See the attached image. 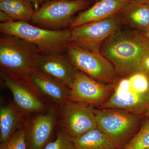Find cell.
<instances>
[{
	"label": "cell",
	"instance_id": "6da1fadb",
	"mask_svg": "<svg viewBox=\"0 0 149 149\" xmlns=\"http://www.w3.org/2000/svg\"><path fill=\"white\" fill-rule=\"evenodd\" d=\"M149 52V40L138 30L118 29L104 42L100 49L101 53L121 77L141 71V62Z\"/></svg>",
	"mask_w": 149,
	"mask_h": 149
},
{
	"label": "cell",
	"instance_id": "7a4b0ae2",
	"mask_svg": "<svg viewBox=\"0 0 149 149\" xmlns=\"http://www.w3.org/2000/svg\"><path fill=\"white\" fill-rule=\"evenodd\" d=\"M42 54L33 44L17 36L0 37V65L13 74L29 76L37 70Z\"/></svg>",
	"mask_w": 149,
	"mask_h": 149
},
{
	"label": "cell",
	"instance_id": "3957f363",
	"mask_svg": "<svg viewBox=\"0 0 149 149\" xmlns=\"http://www.w3.org/2000/svg\"><path fill=\"white\" fill-rule=\"evenodd\" d=\"M3 34L15 35L36 46L40 53H65L69 43L71 29L49 30L29 22L11 21L0 23Z\"/></svg>",
	"mask_w": 149,
	"mask_h": 149
},
{
	"label": "cell",
	"instance_id": "277c9868",
	"mask_svg": "<svg viewBox=\"0 0 149 149\" xmlns=\"http://www.w3.org/2000/svg\"><path fill=\"white\" fill-rule=\"evenodd\" d=\"M97 128L119 149L137 133L145 116L115 108H94Z\"/></svg>",
	"mask_w": 149,
	"mask_h": 149
},
{
	"label": "cell",
	"instance_id": "5b68a950",
	"mask_svg": "<svg viewBox=\"0 0 149 149\" xmlns=\"http://www.w3.org/2000/svg\"><path fill=\"white\" fill-rule=\"evenodd\" d=\"M0 74L6 87L12 94L14 104L24 116L45 112L54 105L48 102L29 76L17 75L2 68Z\"/></svg>",
	"mask_w": 149,
	"mask_h": 149
},
{
	"label": "cell",
	"instance_id": "8992f818",
	"mask_svg": "<svg viewBox=\"0 0 149 149\" xmlns=\"http://www.w3.org/2000/svg\"><path fill=\"white\" fill-rule=\"evenodd\" d=\"M88 4L87 0L47 2L35 11L31 24L49 30L67 29V27L70 26L74 15L85 8Z\"/></svg>",
	"mask_w": 149,
	"mask_h": 149
},
{
	"label": "cell",
	"instance_id": "52a82bcc",
	"mask_svg": "<svg viewBox=\"0 0 149 149\" xmlns=\"http://www.w3.org/2000/svg\"><path fill=\"white\" fill-rule=\"evenodd\" d=\"M65 53L77 70L93 79L107 84H115L118 81L114 67L101 54L92 52L70 43Z\"/></svg>",
	"mask_w": 149,
	"mask_h": 149
},
{
	"label": "cell",
	"instance_id": "ba28073f",
	"mask_svg": "<svg viewBox=\"0 0 149 149\" xmlns=\"http://www.w3.org/2000/svg\"><path fill=\"white\" fill-rule=\"evenodd\" d=\"M120 22L116 15L71 28L69 43L92 52L101 54L102 44L119 29Z\"/></svg>",
	"mask_w": 149,
	"mask_h": 149
},
{
	"label": "cell",
	"instance_id": "9c48e42d",
	"mask_svg": "<svg viewBox=\"0 0 149 149\" xmlns=\"http://www.w3.org/2000/svg\"><path fill=\"white\" fill-rule=\"evenodd\" d=\"M115 84H104L77 70L70 88V101L99 108L109 99Z\"/></svg>",
	"mask_w": 149,
	"mask_h": 149
},
{
	"label": "cell",
	"instance_id": "30bf717a",
	"mask_svg": "<svg viewBox=\"0 0 149 149\" xmlns=\"http://www.w3.org/2000/svg\"><path fill=\"white\" fill-rule=\"evenodd\" d=\"M61 128L72 139L97 128L94 107L82 103L67 102L60 108Z\"/></svg>",
	"mask_w": 149,
	"mask_h": 149
},
{
	"label": "cell",
	"instance_id": "8fae6325",
	"mask_svg": "<svg viewBox=\"0 0 149 149\" xmlns=\"http://www.w3.org/2000/svg\"><path fill=\"white\" fill-rule=\"evenodd\" d=\"M149 107V93H141L134 89L126 77L118 80L110 97L98 108L118 109L144 115Z\"/></svg>",
	"mask_w": 149,
	"mask_h": 149
},
{
	"label": "cell",
	"instance_id": "7c38bea8",
	"mask_svg": "<svg viewBox=\"0 0 149 149\" xmlns=\"http://www.w3.org/2000/svg\"><path fill=\"white\" fill-rule=\"evenodd\" d=\"M60 107L52 105L45 112L39 113L26 122L27 149H43L49 142L59 116Z\"/></svg>",
	"mask_w": 149,
	"mask_h": 149
},
{
	"label": "cell",
	"instance_id": "4fadbf2b",
	"mask_svg": "<svg viewBox=\"0 0 149 149\" xmlns=\"http://www.w3.org/2000/svg\"><path fill=\"white\" fill-rule=\"evenodd\" d=\"M64 53L42 54L37 70L54 77L70 88L77 70Z\"/></svg>",
	"mask_w": 149,
	"mask_h": 149
},
{
	"label": "cell",
	"instance_id": "5bb4252c",
	"mask_svg": "<svg viewBox=\"0 0 149 149\" xmlns=\"http://www.w3.org/2000/svg\"><path fill=\"white\" fill-rule=\"evenodd\" d=\"M29 77L41 93L54 104L60 108L70 101V89L59 80L38 70Z\"/></svg>",
	"mask_w": 149,
	"mask_h": 149
},
{
	"label": "cell",
	"instance_id": "9a60e30c",
	"mask_svg": "<svg viewBox=\"0 0 149 149\" xmlns=\"http://www.w3.org/2000/svg\"><path fill=\"white\" fill-rule=\"evenodd\" d=\"M123 0H100L90 8L82 12L74 18L71 28L92 22L116 16L124 5Z\"/></svg>",
	"mask_w": 149,
	"mask_h": 149
},
{
	"label": "cell",
	"instance_id": "2e32d148",
	"mask_svg": "<svg viewBox=\"0 0 149 149\" xmlns=\"http://www.w3.org/2000/svg\"><path fill=\"white\" fill-rule=\"evenodd\" d=\"M117 15L120 20L138 31L144 32L149 29V6L132 0H125Z\"/></svg>",
	"mask_w": 149,
	"mask_h": 149
},
{
	"label": "cell",
	"instance_id": "e0dca14e",
	"mask_svg": "<svg viewBox=\"0 0 149 149\" xmlns=\"http://www.w3.org/2000/svg\"><path fill=\"white\" fill-rule=\"evenodd\" d=\"M25 116L15 104L9 103L1 106L0 109V142L3 144L8 141L23 122Z\"/></svg>",
	"mask_w": 149,
	"mask_h": 149
},
{
	"label": "cell",
	"instance_id": "ac0fdd59",
	"mask_svg": "<svg viewBox=\"0 0 149 149\" xmlns=\"http://www.w3.org/2000/svg\"><path fill=\"white\" fill-rule=\"evenodd\" d=\"M72 141L75 149H119L97 128Z\"/></svg>",
	"mask_w": 149,
	"mask_h": 149
},
{
	"label": "cell",
	"instance_id": "d6986e66",
	"mask_svg": "<svg viewBox=\"0 0 149 149\" xmlns=\"http://www.w3.org/2000/svg\"><path fill=\"white\" fill-rule=\"evenodd\" d=\"M0 9L6 13L13 21L29 22L35 10L28 0H2Z\"/></svg>",
	"mask_w": 149,
	"mask_h": 149
},
{
	"label": "cell",
	"instance_id": "ffe728a7",
	"mask_svg": "<svg viewBox=\"0 0 149 149\" xmlns=\"http://www.w3.org/2000/svg\"><path fill=\"white\" fill-rule=\"evenodd\" d=\"M149 148V118L145 116L139 131L123 149H146Z\"/></svg>",
	"mask_w": 149,
	"mask_h": 149
},
{
	"label": "cell",
	"instance_id": "44dd1931",
	"mask_svg": "<svg viewBox=\"0 0 149 149\" xmlns=\"http://www.w3.org/2000/svg\"><path fill=\"white\" fill-rule=\"evenodd\" d=\"M0 149H27L26 138V122L22 123L8 141L1 144Z\"/></svg>",
	"mask_w": 149,
	"mask_h": 149
},
{
	"label": "cell",
	"instance_id": "7402d4cb",
	"mask_svg": "<svg viewBox=\"0 0 149 149\" xmlns=\"http://www.w3.org/2000/svg\"><path fill=\"white\" fill-rule=\"evenodd\" d=\"M43 149H75L72 138L61 128L54 141L49 142Z\"/></svg>",
	"mask_w": 149,
	"mask_h": 149
},
{
	"label": "cell",
	"instance_id": "603a6c76",
	"mask_svg": "<svg viewBox=\"0 0 149 149\" xmlns=\"http://www.w3.org/2000/svg\"><path fill=\"white\" fill-rule=\"evenodd\" d=\"M141 70L146 72L149 76V52L145 55L142 60Z\"/></svg>",
	"mask_w": 149,
	"mask_h": 149
},
{
	"label": "cell",
	"instance_id": "cb8c5ba5",
	"mask_svg": "<svg viewBox=\"0 0 149 149\" xmlns=\"http://www.w3.org/2000/svg\"><path fill=\"white\" fill-rule=\"evenodd\" d=\"M33 6L35 11L37 10L40 8V6L42 5L44 3L50 1H55V0H28Z\"/></svg>",
	"mask_w": 149,
	"mask_h": 149
},
{
	"label": "cell",
	"instance_id": "d4e9b609",
	"mask_svg": "<svg viewBox=\"0 0 149 149\" xmlns=\"http://www.w3.org/2000/svg\"><path fill=\"white\" fill-rule=\"evenodd\" d=\"M0 21H1V23H6V22L13 21V20L9 17L6 13L1 10L0 11Z\"/></svg>",
	"mask_w": 149,
	"mask_h": 149
},
{
	"label": "cell",
	"instance_id": "484cf974",
	"mask_svg": "<svg viewBox=\"0 0 149 149\" xmlns=\"http://www.w3.org/2000/svg\"><path fill=\"white\" fill-rule=\"evenodd\" d=\"M132 1H135L137 2L141 3L143 4L149 6V0H132Z\"/></svg>",
	"mask_w": 149,
	"mask_h": 149
},
{
	"label": "cell",
	"instance_id": "4316f807",
	"mask_svg": "<svg viewBox=\"0 0 149 149\" xmlns=\"http://www.w3.org/2000/svg\"><path fill=\"white\" fill-rule=\"evenodd\" d=\"M144 36L149 41V29L147 31L144 32H142Z\"/></svg>",
	"mask_w": 149,
	"mask_h": 149
},
{
	"label": "cell",
	"instance_id": "83f0119b",
	"mask_svg": "<svg viewBox=\"0 0 149 149\" xmlns=\"http://www.w3.org/2000/svg\"><path fill=\"white\" fill-rule=\"evenodd\" d=\"M144 116L148 118H149V107L148 109L145 112V113H144Z\"/></svg>",
	"mask_w": 149,
	"mask_h": 149
},
{
	"label": "cell",
	"instance_id": "f1b7e54d",
	"mask_svg": "<svg viewBox=\"0 0 149 149\" xmlns=\"http://www.w3.org/2000/svg\"><path fill=\"white\" fill-rule=\"evenodd\" d=\"M67 1H78V0H67Z\"/></svg>",
	"mask_w": 149,
	"mask_h": 149
},
{
	"label": "cell",
	"instance_id": "f546056e",
	"mask_svg": "<svg viewBox=\"0 0 149 149\" xmlns=\"http://www.w3.org/2000/svg\"><path fill=\"white\" fill-rule=\"evenodd\" d=\"M146 149H149V148H146Z\"/></svg>",
	"mask_w": 149,
	"mask_h": 149
},
{
	"label": "cell",
	"instance_id": "4dcf8cb0",
	"mask_svg": "<svg viewBox=\"0 0 149 149\" xmlns=\"http://www.w3.org/2000/svg\"><path fill=\"white\" fill-rule=\"evenodd\" d=\"M96 1H100V0H96Z\"/></svg>",
	"mask_w": 149,
	"mask_h": 149
},
{
	"label": "cell",
	"instance_id": "1f68e13d",
	"mask_svg": "<svg viewBox=\"0 0 149 149\" xmlns=\"http://www.w3.org/2000/svg\"><path fill=\"white\" fill-rule=\"evenodd\" d=\"M123 1H125V0H123Z\"/></svg>",
	"mask_w": 149,
	"mask_h": 149
},
{
	"label": "cell",
	"instance_id": "d6a6232c",
	"mask_svg": "<svg viewBox=\"0 0 149 149\" xmlns=\"http://www.w3.org/2000/svg\"><path fill=\"white\" fill-rule=\"evenodd\" d=\"M0 1H2V0H0Z\"/></svg>",
	"mask_w": 149,
	"mask_h": 149
}]
</instances>
